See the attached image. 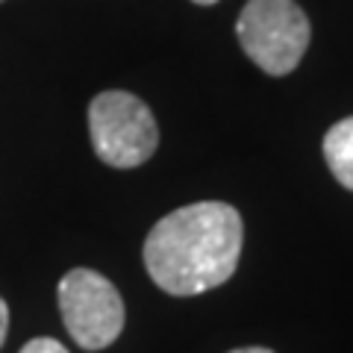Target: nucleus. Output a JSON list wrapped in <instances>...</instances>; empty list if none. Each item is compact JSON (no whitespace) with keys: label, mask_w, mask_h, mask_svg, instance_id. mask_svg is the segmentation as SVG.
Returning a JSON list of instances; mask_svg holds the SVG:
<instances>
[{"label":"nucleus","mask_w":353,"mask_h":353,"mask_svg":"<svg viewBox=\"0 0 353 353\" xmlns=\"http://www.w3.org/2000/svg\"><path fill=\"white\" fill-rule=\"evenodd\" d=\"M245 245L239 209L221 201L189 203L159 218L145 239V268L174 297L203 294L236 274Z\"/></svg>","instance_id":"nucleus-1"},{"label":"nucleus","mask_w":353,"mask_h":353,"mask_svg":"<svg viewBox=\"0 0 353 353\" xmlns=\"http://www.w3.org/2000/svg\"><path fill=\"white\" fill-rule=\"evenodd\" d=\"M241 50L265 74L285 77L309 48V18L294 0H248L236 21Z\"/></svg>","instance_id":"nucleus-2"},{"label":"nucleus","mask_w":353,"mask_h":353,"mask_svg":"<svg viewBox=\"0 0 353 353\" xmlns=\"http://www.w3.org/2000/svg\"><path fill=\"white\" fill-rule=\"evenodd\" d=\"M88 132L97 159L112 168H139L159 148V127L148 103L118 88L88 103Z\"/></svg>","instance_id":"nucleus-3"},{"label":"nucleus","mask_w":353,"mask_h":353,"mask_svg":"<svg viewBox=\"0 0 353 353\" xmlns=\"http://www.w3.org/2000/svg\"><path fill=\"white\" fill-rule=\"evenodd\" d=\"M59 315L83 350L109 347L127 321L118 289L92 268H74L59 280Z\"/></svg>","instance_id":"nucleus-4"},{"label":"nucleus","mask_w":353,"mask_h":353,"mask_svg":"<svg viewBox=\"0 0 353 353\" xmlns=\"http://www.w3.org/2000/svg\"><path fill=\"white\" fill-rule=\"evenodd\" d=\"M324 159L336 180L353 192V115L339 121L324 136Z\"/></svg>","instance_id":"nucleus-5"},{"label":"nucleus","mask_w":353,"mask_h":353,"mask_svg":"<svg viewBox=\"0 0 353 353\" xmlns=\"http://www.w3.org/2000/svg\"><path fill=\"white\" fill-rule=\"evenodd\" d=\"M21 353H68V347H65L62 341H57V339L41 336V339L27 341V345L21 347Z\"/></svg>","instance_id":"nucleus-6"},{"label":"nucleus","mask_w":353,"mask_h":353,"mask_svg":"<svg viewBox=\"0 0 353 353\" xmlns=\"http://www.w3.org/2000/svg\"><path fill=\"white\" fill-rule=\"evenodd\" d=\"M6 333H9V306L3 297H0V347H3V341H6Z\"/></svg>","instance_id":"nucleus-7"},{"label":"nucleus","mask_w":353,"mask_h":353,"mask_svg":"<svg viewBox=\"0 0 353 353\" xmlns=\"http://www.w3.org/2000/svg\"><path fill=\"white\" fill-rule=\"evenodd\" d=\"M230 353H274L268 347H239V350H230Z\"/></svg>","instance_id":"nucleus-8"},{"label":"nucleus","mask_w":353,"mask_h":353,"mask_svg":"<svg viewBox=\"0 0 353 353\" xmlns=\"http://www.w3.org/2000/svg\"><path fill=\"white\" fill-rule=\"evenodd\" d=\"M192 3H197V6H212V3H218V0H192Z\"/></svg>","instance_id":"nucleus-9"},{"label":"nucleus","mask_w":353,"mask_h":353,"mask_svg":"<svg viewBox=\"0 0 353 353\" xmlns=\"http://www.w3.org/2000/svg\"><path fill=\"white\" fill-rule=\"evenodd\" d=\"M0 3H3V0H0Z\"/></svg>","instance_id":"nucleus-10"}]
</instances>
